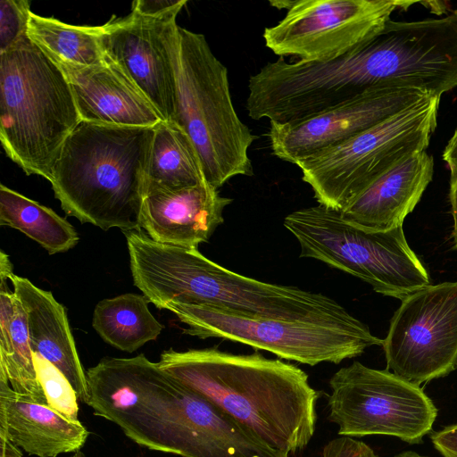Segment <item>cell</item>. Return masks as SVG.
Masks as SVG:
<instances>
[{
  "label": "cell",
  "mask_w": 457,
  "mask_h": 457,
  "mask_svg": "<svg viewBox=\"0 0 457 457\" xmlns=\"http://www.w3.org/2000/svg\"><path fill=\"white\" fill-rule=\"evenodd\" d=\"M95 415L152 451L181 457H265L266 445L144 354L106 357L87 371Z\"/></svg>",
  "instance_id": "cell-1"
},
{
  "label": "cell",
  "mask_w": 457,
  "mask_h": 457,
  "mask_svg": "<svg viewBox=\"0 0 457 457\" xmlns=\"http://www.w3.org/2000/svg\"><path fill=\"white\" fill-rule=\"evenodd\" d=\"M158 364L276 450L295 454L314 435L320 395L294 364L216 347L169 349Z\"/></svg>",
  "instance_id": "cell-2"
},
{
  "label": "cell",
  "mask_w": 457,
  "mask_h": 457,
  "mask_svg": "<svg viewBox=\"0 0 457 457\" xmlns=\"http://www.w3.org/2000/svg\"><path fill=\"white\" fill-rule=\"evenodd\" d=\"M123 234L134 285L158 309L177 303L211 305L255 318L356 319L323 294L240 275L209 260L197 248L162 244L143 230Z\"/></svg>",
  "instance_id": "cell-3"
},
{
  "label": "cell",
  "mask_w": 457,
  "mask_h": 457,
  "mask_svg": "<svg viewBox=\"0 0 457 457\" xmlns=\"http://www.w3.org/2000/svg\"><path fill=\"white\" fill-rule=\"evenodd\" d=\"M154 130L80 120L65 140L50 180L66 214L104 230H141Z\"/></svg>",
  "instance_id": "cell-4"
},
{
  "label": "cell",
  "mask_w": 457,
  "mask_h": 457,
  "mask_svg": "<svg viewBox=\"0 0 457 457\" xmlns=\"http://www.w3.org/2000/svg\"><path fill=\"white\" fill-rule=\"evenodd\" d=\"M80 120L64 72L27 36L0 54V140L27 175L51 180Z\"/></svg>",
  "instance_id": "cell-5"
},
{
  "label": "cell",
  "mask_w": 457,
  "mask_h": 457,
  "mask_svg": "<svg viewBox=\"0 0 457 457\" xmlns=\"http://www.w3.org/2000/svg\"><path fill=\"white\" fill-rule=\"evenodd\" d=\"M175 77V123L194 143L206 180L218 189L236 176H252L248 150L257 137L234 108L228 70L203 34L180 26Z\"/></svg>",
  "instance_id": "cell-6"
},
{
  "label": "cell",
  "mask_w": 457,
  "mask_h": 457,
  "mask_svg": "<svg viewBox=\"0 0 457 457\" xmlns=\"http://www.w3.org/2000/svg\"><path fill=\"white\" fill-rule=\"evenodd\" d=\"M285 228L297 239L300 257L322 262L401 301L430 285L429 274L409 246L403 227L369 230L321 204L294 211Z\"/></svg>",
  "instance_id": "cell-7"
},
{
  "label": "cell",
  "mask_w": 457,
  "mask_h": 457,
  "mask_svg": "<svg viewBox=\"0 0 457 457\" xmlns=\"http://www.w3.org/2000/svg\"><path fill=\"white\" fill-rule=\"evenodd\" d=\"M441 96L430 95L377 125L296 163L319 204L342 211L384 173L425 151Z\"/></svg>",
  "instance_id": "cell-8"
},
{
  "label": "cell",
  "mask_w": 457,
  "mask_h": 457,
  "mask_svg": "<svg viewBox=\"0 0 457 457\" xmlns=\"http://www.w3.org/2000/svg\"><path fill=\"white\" fill-rule=\"evenodd\" d=\"M166 310L187 326L185 334L218 337L270 352L279 358L314 366L340 363L360 356L372 345H382L367 325L329 320L255 318L211 305L171 303Z\"/></svg>",
  "instance_id": "cell-9"
},
{
  "label": "cell",
  "mask_w": 457,
  "mask_h": 457,
  "mask_svg": "<svg viewBox=\"0 0 457 457\" xmlns=\"http://www.w3.org/2000/svg\"><path fill=\"white\" fill-rule=\"evenodd\" d=\"M328 418L340 436H390L419 444L437 409L423 389L388 370L353 361L329 380Z\"/></svg>",
  "instance_id": "cell-10"
},
{
  "label": "cell",
  "mask_w": 457,
  "mask_h": 457,
  "mask_svg": "<svg viewBox=\"0 0 457 457\" xmlns=\"http://www.w3.org/2000/svg\"><path fill=\"white\" fill-rule=\"evenodd\" d=\"M412 1L295 0L285 17L263 32L265 46L279 57L321 62L343 56L373 37L398 8Z\"/></svg>",
  "instance_id": "cell-11"
},
{
  "label": "cell",
  "mask_w": 457,
  "mask_h": 457,
  "mask_svg": "<svg viewBox=\"0 0 457 457\" xmlns=\"http://www.w3.org/2000/svg\"><path fill=\"white\" fill-rule=\"evenodd\" d=\"M387 369L420 386L457 367V281L428 285L402 300L383 339Z\"/></svg>",
  "instance_id": "cell-12"
},
{
  "label": "cell",
  "mask_w": 457,
  "mask_h": 457,
  "mask_svg": "<svg viewBox=\"0 0 457 457\" xmlns=\"http://www.w3.org/2000/svg\"><path fill=\"white\" fill-rule=\"evenodd\" d=\"M186 0L159 12L131 6L129 15L102 25L101 41L113 61L156 109L162 120L175 122L177 18Z\"/></svg>",
  "instance_id": "cell-13"
},
{
  "label": "cell",
  "mask_w": 457,
  "mask_h": 457,
  "mask_svg": "<svg viewBox=\"0 0 457 457\" xmlns=\"http://www.w3.org/2000/svg\"><path fill=\"white\" fill-rule=\"evenodd\" d=\"M433 95L415 88L370 90L355 98L291 123H270L271 153L295 164L337 145Z\"/></svg>",
  "instance_id": "cell-14"
},
{
  "label": "cell",
  "mask_w": 457,
  "mask_h": 457,
  "mask_svg": "<svg viewBox=\"0 0 457 457\" xmlns=\"http://www.w3.org/2000/svg\"><path fill=\"white\" fill-rule=\"evenodd\" d=\"M232 201L208 181L178 190L146 189L139 226L156 242L197 248L224 221L223 211Z\"/></svg>",
  "instance_id": "cell-15"
},
{
  "label": "cell",
  "mask_w": 457,
  "mask_h": 457,
  "mask_svg": "<svg viewBox=\"0 0 457 457\" xmlns=\"http://www.w3.org/2000/svg\"><path fill=\"white\" fill-rule=\"evenodd\" d=\"M62 71L83 121L142 128H154L163 121L144 94L106 54L96 65Z\"/></svg>",
  "instance_id": "cell-16"
},
{
  "label": "cell",
  "mask_w": 457,
  "mask_h": 457,
  "mask_svg": "<svg viewBox=\"0 0 457 457\" xmlns=\"http://www.w3.org/2000/svg\"><path fill=\"white\" fill-rule=\"evenodd\" d=\"M434 161L426 151L416 153L380 176L342 211L348 222L369 230L403 225L432 179Z\"/></svg>",
  "instance_id": "cell-17"
},
{
  "label": "cell",
  "mask_w": 457,
  "mask_h": 457,
  "mask_svg": "<svg viewBox=\"0 0 457 457\" xmlns=\"http://www.w3.org/2000/svg\"><path fill=\"white\" fill-rule=\"evenodd\" d=\"M88 430L46 404L17 394L0 378V435L29 454L56 457L75 453L85 445Z\"/></svg>",
  "instance_id": "cell-18"
},
{
  "label": "cell",
  "mask_w": 457,
  "mask_h": 457,
  "mask_svg": "<svg viewBox=\"0 0 457 457\" xmlns=\"http://www.w3.org/2000/svg\"><path fill=\"white\" fill-rule=\"evenodd\" d=\"M10 281L26 314L32 353L54 365L69 380L79 400L86 403L88 395L87 374L80 362L65 308L50 291L36 287L28 278L13 274Z\"/></svg>",
  "instance_id": "cell-19"
},
{
  "label": "cell",
  "mask_w": 457,
  "mask_h": 457,
  "mask_svg": "<svg viewBox=\"0 0 457 457\" xmlns=\"http://www.w3.org/2000/svg\"><path fill=\"white\" fill-rule=\"evenodd\" d=\"M207 181L197 150L186 131L175 122L154 127L144 191L178 190Z\"/></svg>",
  "instance_id": "cell-20"
},
{
  "label": "cell",
  "mask_w": 457,
  "mask_h": 457,
  "mask_svg": "<svg viewBox=\"0 0 457 457\" xmlns=\"http://www.w3.org/2000/svg\"><path fill=\"white\" fill-rule=\"evenodd\" d=\"M101 26L68 24L31 12L27 37L62 71L87 68L102 62L105 54Z\"/></svg>",
  "instance_id": "cell-21"
},
{
  "label": "cell",
  "mask_w": 457,
  "mask_h": 457,
  "mask_svg": "<svg viewBox=\"0 0 457 457\" xmlns=\"http://www.w3.org/2000/svg\"><path fill=\"white\" fill-rule=\"evenodd\" d=\"M149 303L144 295L131 293L104 299L94 310L92 326L107 344L133 353L156 340L163 329L150 312Z\"/></svg>",
  "instance_id": "cell-22"
},
{
  "label": "cell",
  "mask_w": 457,
  "mask_h": 457,
  "mask_svg": "<svg viewBox=\"0 0 457 457\" xmlns=\"http://www.w3.org/2000/svg\"><path fill=\"white\" fill-rule=\"evenodd\" d=\"M0 225L20 230L49 254L67 252L79 240L66 219L3 184L0 185Z\"/></svg>",
  "instance_id": "cell-23"
},
{
  "label": "cell",
  "mask_w": 457,
  "mask_h": 457,
  "mask_svg": "<svg viewBox=\"0 0 457 457\" xmlns=\"http://www.w3.org/2000/svg\"><path fill=\"white\" fill-rule=\"evenodd\" d=\"M10 336L11 349L6 354L0 355V378H6L17 394L47 405L35 368L26 314L16 296Z\"/></svg>",
  "instance_id": "cell-24"
},
{
  "label": "cell",
  "mask_w": 457,
  "mask_h": 457,
  "mask_svg": "<svg viewBox=\"0 0 457 457\" xmlns=\"http://www.w3.org/2000/svg\"><path fill=\"white\" fill-rule=\"evenodd\" d=\"M33 359L47 405L71 420H79V398L69 380L38 353H33Z\"/></svg>",
  "instance_id": "cell-25"
},
{
  "label": "cell",
  "mask_w": 457,
  "mask_h": 457,
  "mask_svg": "<svg viewBox=\"0 0 457 457\" xmlns=\"http://www.w3.org/2000/svg\"><path fill=\"white\" fill-rule=\"evenodd\" d=\"M31 12L27 0L0 1V54L27 36Z\"/></svg>",
  "instance_id": "cell-26"
},
{
  "label": "cell",
  "mask_w": 457,
  "mask_h": 457,
  "mask_svg": "<svg viewBox=\"0 0 457 457\" xmlns=\"http://www.w3.org/2000/svg\"><path fill=\"white\" fill-rule=\"evenodd\" d=\"M322 457H378V455L361 441L348 436H339L324 446Z\"/></svg>",
  "instance_id": "cell-27"
},
{
  "label": "cell",
  "mask_w": 457,
  "mask_h": 457,
  "mask_svg": "<svg viewBox=\"0 0 457 457\" xmlns=\"http://www.w3.org/2000/svg\"><path fill=\"white\" fill-rule=\"evenodd\" d=\"M431 442L443 457H457V423L433 433Z\"/></svg>",
  "instance_id": "cell-28"
},
{
  "label": "cell",
  "mask_w": 457,
  "mask_h": 457,
  "mask_svg": "<svg viewBox=\"0 0 457 457\" xmlns=\"http://www.w3.org/2000/svg\"><path fill=\"white\" fill-rule=\"evenodd\" d=\"M450 178V203L453 218V238L454 248L457 249V169H451Z\"/></svg>",
  "instance_id": "cell-29"
},
{
  "label": "cell",
  "mask_w": 457,
  "mask_h": 457,
  "mask_svg": "<svg viewBox=\"0 0 457 457\" xmlns=\"http://www.w3.org/2000/svg\"><path fill=\"white\" fill-rule=\"evenodd\" d=\"M443 159L450 170L457 169V129L445 148Z\"/></svg>",
  "instance_id": "cell-30"
},
{
  "label": "cell",
  "mask_w": 457,
  "mask_h": 457,
  "mask_svg": "<svg viewBox=\"0 0 457 457\" xmlns=\"http://www.w3.org/2000/svg\"><path fill=\"white\" fill-rule=\"evenodd\" d=\"M1 457H22L21 448L12 444L4 436L0 435Z\"/></svg>",
  "instance_id": "cell-31"
},
{
  "label": "cell",
  "mask_w": 457,
  "mask_h": 457,
  "mask_svg": "<svg viewBox=\"0 0 457 457\" xmlns=\"http://www.w3.org/2000/svg\"><path fill=\"white\" fill-rule=\"evenodd\" d=\"M394 457H428V456L420 455L418 453L413 452V451H405V452H402V453L395 455Z\"/></svg>",
  "instance_id": "cell-32"
},
{
  "label": "cell",
  "mask_w": 457,
  "mask_h": 457,
  "mask_svg": "<svg viewBox=\"0 0 457 457\" xmlns=\"http://www.w3.org/2000/svg\"><path fill=\"white\" fill-rule=\"evenodd\" d=\"M70 457H85L84 453L81 451L75 452Z\"/></svg>",
  "instance_id": "cell-33"
}]
</instances>
